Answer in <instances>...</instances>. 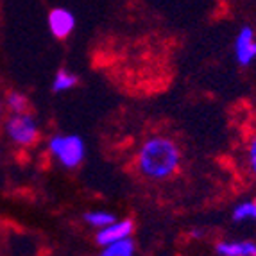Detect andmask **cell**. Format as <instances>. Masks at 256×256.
<instances>
[{
    "label": "cell",
    "mask_w": 256,
    "mask_h": 256,
    "mask_svg": "<svg viewBox=\"0 0 256 256\" xmlns=\"http://www.w3.org/2000/svg\"><path fill=\"white\" fill-rule=\"evenodd\" d=\"M6 136L18 147H30L34 146L40 138V128L36 124L34 116L27 113H16L9 115L4 122Z\"/></svg>",
    "instance_id": "obj_3"
},
{
    "label": "cell",
    "mask_w": 256,
    "mask_h": 256,
    "mask_svg": "<svg viewBox=\"0 0 256 256\" xmlns=\"http://www.w3.org/2000/svg\"><path fill=\"white\" fill-rule=\"evenodd\" d=\"M218 256H256V242L251 240H224L215 246Z\"/></svg>",
    "instance_id": "obj_7"
},
{
    "label": "cell",
    "mask_w": 256,
    "mask_h": 256,
    "mask_svg": "<svg viewBox=\"0 0 256 256\" xmlns=\"http://www.w3.org/2000/svg\"><path fill=\"white\" fill-rule=\"evenodd\" d=\"M48 30L50 34L58 40H64L72 34L74 27H76V16H74L72 11L64 8H56L48 13L47 18Z\"/></svg>",
    "instance_id": "obj_4"
},
{
    "label": "cell",
    "mask_w": 256,
    "mask_h": 256,
    "mask_svg": "<svg viewBox=\"0 0 256 256\" xmlns=\"http://www.w3.org/2000/svg\"><path fill=\"white\" fill-rule=\"evenodd\" d=\"M132 230H134V224H132L131 220H128V218H124V220H115L97 231L95 242L104 248V246H110V244L116 242V240L131 236Z\"/></svg>",
    "instance_id": "obj_6"
},
{
    "label": "cell",
    "mask_w": 256,
    "mask_h": 256,
    "mask_svg": "<svg viewBox=\"0 0 256 256\" xmlns=\"http://www.w3.org/2000/svg\"><path fill=\"white\" fill-rule=\"evenodd\" d=\"M254 204H256V199H254Z\"/></svg>",
    "instance_id": "obj_15"
},
{
    "label": "cell",
    "mask_w": 256,
    "mask_h": 256,
    "mask_svg": "<svg viewBox=\"0 0 256 256\" xmlns=\"http://www.w3.org/2000/svg\"><path fill=\"white\" fill-rule=\"evenodd\" d=\"M248 165H249V170H251V174L256 178V134L251 138V142H249V147H248Z\"/></svg>",
    "instance_id": "obj_13"
},
{
    "label": "cell",
    "mask_w": 256,
    "mask_h": 256,
    "mask_svg": "<svg viewBox=\"0 0 256 256\" xmlns=\"http://www.w3.org/2000/svg\"><path fill=\"white\" fill-rule=\"evenodd\" d=\"M77 82H79V77L76 74L66 68H60L56 72L54 81H52V92L54 94H63V92H68L72 88H76Z\"/></svg>",
    "instance_id": "obj_8"
},
{
    "label": "cell",
    "mask_w": 256,
    "mask_h": 256,
    "mask_svg": "<svg viewBox=\"0 0 256 256\" xmlns=\"http://www.w3.org/2000/svg\"><path fill=\"white\" fill-rule=\"evenodd\" d=\"M4 110H6V106H4V100L0 98V118H2V115H4Z\"/></svg>",
    "instance_id": "obj_14"
},
{
    "label": "cell",
    "mask_w": 256,
    "mask_h": 256,
    "mask_svg": "<svg viewBox=\"0 0 256 256\" xmlns=\"http://www.w3.org/2000/svg\"><path fill=\"white\" fill-rule=\"evenodd\" d=\"M84 220L88 222L90 226L100 230V228L108 226L111 222H115L116 217L113 214H110V212H88V214H84Z\"/></svg>",
    "instance_id": "obj_12"
},
{
    "label": "cell",
    "mask_w": 256,
    "mask_h": 256,
    "mask_svg": "<svg viewBox=\"0 0 256 256\" xmlns=\"http://www.w3.org/2000/svg\"><path fill=\"white\" fill-rule=\"evenodd\" d=\"M235 56L242 66H249L256 60V38L254 30L249 26L242 27L235 40Z\"/></svg>",
    "instance_id": "obj_5"
},
{
    "label": "cell",
    "mask_w": 256,
    "mask_h": 256,
    "mask_svg": "<svg viewBox=\"0 0 256 256\" xmlns=\"http://www.w3.org/2000/svg\"><path fill=\"white\" fill-rule=\"evenodd\" d=\"M136 163L138 170L149 180H166L180 168L181 150L170 138L152 136L142 144Z\"/></svg>",
    "instance_id": "obj_1"
},
{
    "label": "cell",
    "mask_w": 256,
    "mask_h": 256,
    "mask_svg": "<svg viewBox=\"0 0 256 256\" xmlns=\"http://www.w3.org/2000/svg\"><path fill=\"white\" fill-rule=\"evenodd\" d=\"M4 106L9 110L11 115H16V113H27L29 111V98L26 97L20 92H8L4 98Z\"/></svg>",
    "instance_id": "obj_9"
},
{
    "label": "cell",
    "mask_w": 256,
    "mask_h": 256,
    "mask_svg": "<svg viewBox=\"0 0 256 256\" xmlns=\"http://www.w3.org/2000/svg\"><path fill=\"white\" fill-rule=\"evenodd\" d=\"M48 152L64 168H76L84 160V142L77 134H54L48 140Z\"/></svg>",
    "instance_id": "obj_2"
},
{
    "label": "cell",
    "mask_w": 256,
    "mask_h": 256,
    "mask_svg": "<svg viewBox=\"0 0 256 256\" xmlns=\"http://www.w3.org/2000/svg\"><path fill=\"white\" fill-rule=\"evenodd\" d=\"M134 254V242L131 238H122L116 242L104 246L100 256H132Z\"/></svg>",
    "instance_id": "obj_10"
},
{
    "label": "cell",
    "mask_w": 256,
    "mask_h": 256,
    "mask_svg": "<svg viewBox=\"0 0 256 256\" xmlns=\"http://www.w3.org/2000/svg\"><path fill=\"white\" fill-rule=\"evenodd\" d=\"M233 220L242 222V220H256V204L254 201H246L240 202L233 210Z\"/></svg>",
    "instance_id": "obj_11"
}]
</instances>
